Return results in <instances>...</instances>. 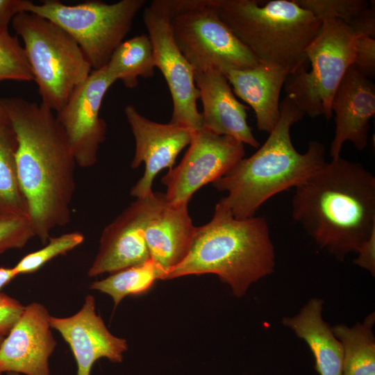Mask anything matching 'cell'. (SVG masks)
<instances>
[{
	"label": "cell",
	"mask_w": 375,
	"mask_h": 375,
	"mask_svg": "<svg viewBox=\"0 0 375 375\" xmlns=\"http://www.w3.org/2000/svg\"><path fill=\"white\" fill-rule=\"evenodd\" d=\"M17 276L13 268L0 267V290Z\"/></svg>",
	"instance_id": "e575fe53"
},
{
	"label": "cell",
	"mask_w": 375,
	"mask_h": 375,
	"mask_svg": "<svg viewBox=\"0 0 375 375\" xmlns=\"http://www.w3.org/2000/svg\"><path fill=\"white\" fill-rule=\"evenodd\" d=\"M165 201V193L160 192L138 198L107 225L102 231L88 276L112 274L150 259L145 229Z\"/></svg>",
	"instance_id": "4fadbf2b"
},
{
	"label": "cell",
	"mask_w": 375,
	"mask_h": 375,
	"mask_svg": "<svg viewBox=\"0 0 375 375\" xmlns=\"http://www.w3.org/2000/svg\"><path fill=\"white\" fill-rule=\"evenodd\" d=\"M221 19L259 62L289 74L304 66L322 21L294 0H215Z\"/></svg>",
	"instance_id": "5b68a950"
},
{
	"label": "cell",
	"mask_w": 375,
	"mask_h": 375,
	"mask_svg": "<svg viewBox=\"0 0 375 375\" xmlns=\"http://www.w3.org/2000/svg\"><path fill=\"white\" fill-rule=\"evenodd\" d=\"M280 110L278 122L264 144L212 183L219 191L228 192L222 199L237 219L255 216L269 198L297 187L326 162L322 143L309 142L303 153L292 144L291 127L304 112L288 97L280 103Z\"/></svg>",
	"instance_id": "3957f363"
},
{
	"label": "cell",
	"mask_w": 375,
	"mask_h": 375,
	"mask_svg": "<svg viewBox=\"0 0 375 375\" xmlns=\"http://www.w3.org/2000/svg\"><path fill=\"white\" fill-rule=\"evenodd\" d=\"M244 375H245V374H244Z\"/></svg>",
	"instance_id": "f35d334b"
},
{
	"label": "cell",
	"mask_w": 375,
	"mask_h": 375,
	"mask_svg": "<svg viewBox=\"0 0 375 375\" xmlns=\"http://www.w3.org/2000/svg\"><path fill=\"white\" fill-rule=\"evenodd\" d=\"M194 81L203 106L202 127L259 147L247 121L248 108L237 99L226 75L217 69H209L195 72Z\"/></svg>",
	"instance_id": "ac0fdd59"
},
{
	"label": "cell",
	"mask_w": 375,
	"mask_h": 375,
	"mask_svg": "<svg viewBox=\"0 0 375 375\" xmlns=\"http://www.w3.org/2000/svg\"><path fill=\"white\" fill-rule=\"evenodd\" d=\"M50 325L69 346L77 364L76 375H90L94 363L101 358L121 362L128 349L126 340L111 334L97 315L94 298L90 294L78 312L68 317L51 316Z\"/></svg>",
	"instance_id": "2e32d148"
},
{
	"label": "cell",
	"mask_w": 375,
	"mask_h": 375,
	"mask_svg": "<svg viewBox=\"0 0 375 375\" xmlns=\"http://www.w3.org/2000/svg\"><path fill=\"white\" fill-rule=\"evenodd\" d=\"M356 39L347 23L336 19L322 21L306 49L310 71L301 67L289 74L284 84L286 97L305 115L324 116L328 120L332 117V100L353 64Z\"/></svg>",
	"instance_id": "ba28073f"
},
{
	"label": "cell",
	"mask_w": 375,
	"mask_h": 375,
	"mask_svg": "<svg viewBox=\"0 0 375 375\" xmlns=\"http://www.w3.org/2000/svg\"><path fill=\"white\" fill-rule=\"evenodd\" d=\"M374 312L351 327L338 324L333 333L343 349L342 375H375Z\"/></svg>",
	"instance_id": "7402d4cb"
},
{
	"label": "cell",
	"mask_w": 375,
	"mask_h": 375,
	"mask_svg": "<svg viewBox=\"0 0 375 375\" xmlns=\"http://www.w3.org/2000/svg\"><path fill=\"white\" fill-rule=\"evenodd\" d=\"M182 160L162 178L167 202L188 203L201 187L228 173L244 158V144L235 138L201 128L192 134Z\"/></svg>",
	"instance_id": "8fae6325"
},
{
	"label": "cell",
	"mask_w": 375,
	"mask_h": 375,
	"mask_svg": "<svg viewBox=\"0 0 375 375\" xmlns=\"http://www.w3.org/2000/svg\"><path fill=\"white\" fill-rule=\"evenodd\" d=\"M4 81H33L23 46L10 33L0 35V82Z\"/></svg>",
	"instance_id": "4316f807"
},
{
	"label": "cell",
	"mask_w": 375,
	"mask_h": 375,
	"mask_svg": "<svg viewBox=\"0 0 375 375\" xmlns=\"http://www.w3.org/2000/svg\"><path fill=\"white\" fill-rule=\"evenodd\" d=\"M301 8L310 12L322 22L340 19L349 23L361 11L368 8L366 0H294Z\"/></svg>",
	"instance_id": "83f0119b"
},
{
	"label": "cell",
	"mask_w": 375,
	"mask_h": 375,
	"mask_svg": "<svg viewBox=\"0 0 375 375\" xmlns=\"http://www.w3.org/2000/svg\"><path fill=\"white\" fill-rule=\"evenodd\" d=\"M17 140L10 124L0 126V217L29 216L28 206L18 180L15 152Z\"/></svg>",
	"instance_id": "cb8c5ba5"
},
{
	"label": "cell",
	"mask_w": 375,
	"mask_h": 375,
	"mask_svg": "<svg viewBox=\"0 0 375 375\" xmlns=\"http://www.w3.org/2000/svg\"><path fill=\"white\" fill-rule=\"evenodd\" d=\"M4 338H5L4 336L0 335V346H1V343H2V342L3 341Z\"/></svg>",
	"instance_id": "8d00e7d4"
},
{
	"label": "cell",
	"mask_w": 375,
	"mask_h": 375,
	"mask_svg": "<svg viewBox=\"0 0 375 375\" xmlns=\"http://www.w3.org/2000/svg\"><path fill=\"white\" fill-rule=\"evenodd\" d=\"M43 105L56 112L89 76L92 67L76 42L62 28L30 12L14 17Z\"/></svg>",
	"instance_id": "8992f818"
},
{
	"label": "cell",
	"mask_w": 375,
	"mask_h": 375,
	"mask_svg": "<svg viewBox=\"0 0 375 375\" xmlns=\"http://www.w3.org/2000/svg\"><path fill=\"white\" fill-rule=\"evenodd\" d=\"M17 140L18 180L35 236L45 244L70 221L77 165L53 111L19 97L0 99Z\"/></svg>",
	"instance_id": "6da1fadb"
},
{
	"label": "cell",
	"mask_w": 375,
	"mask_h": 375,
	"mask_svg": "<svg viewBox=\"0 0 375 375\" xmlns=\"http://www.w3.org/2000/svg\"><path fill=\"white\" fill-rule=\"evenodd\" d=\"M144 0H121L112 3L86 1L67 5L58 0L40 3L30 1L26 12L42 16L66 31L78 44L92 70L108 63L130 31Z\"/></svg>",
	"instance_id": "9c48e42d"
},
{
	"label": "cell",
	"mask_w": 375,
	"mask_h": 375,
	"mask_svg": "<svg viewBox=\"0 0 375 375\" xmlns=\"http://www.w3.org/2000/svg\"><path fill=\"white\" fill-rule=\"evenodd\" d=\"M358 256L353 262L366 270L371 275H375V230L370 236L360 246L357 251Z\"/></svg>",
	"instance_id": "836d02e7"
},
{
	"label": "cell",
	"mask_w": 375,
	"mask_h": 375,
	"mask_svg": "<svg viewBox=\"0 0 375 375\" xmlns=\"http://www.w3.org/2000/svg\"><path fill=\"white\" fill-rule=\"evenodd\" d=\"M105 66L116 81H121L130 89L138 86L139 77H152L156 65L148 35H135L123 41Z\"/></svg>",
	"instance_id": "603a6c76"
},
{
	"label": "cell",
	"mask_w": 375,
	"mask_h": 375,
	"mask_svg": "<svg viewBox=\"0 0 375 375\" xmlns=\"http://www.w3.org/2000/svg\"><path fill=\"white\" fill-rule=\"evenodd\" d=\"M116 81L106 66L92 70L55 115L81 167H90L97 161L106 133L100 108L106 93Z\"/></svg>",
	"instance_id": "7c38bea8"
},
{
	"label": "cell",
	"mask_w": 375,
	"mask_h": 375,
	"mask_svg": "<svg viewBox=\"0 0 375 375\" xmlns=\"http://www.w3.org/2000/svg\"><path fill=\"white\" fill-rule=\"evenodd\" d=\"M24 308L25 306L15 299L0 292V335H8Z\"/></svg>",
	"instance_id": "4dcf8cb0"
},
{
	"label": "cell",
	"mask_w": 375,
	"mask_h": 375,
	"mask_svg": "<svg viewBox=\"0 0 375 375\" xmlns=\"http://www.w3.org/2000/svg\"><path fill=\"white\" fill-rule=\"evenodd\" d=\"M162 278V272L150 258L142 264L125 268L97 281L90 288L110 295L116 307L126 296L147 292L157 279Z\"/></svg>",
	"instance_id": "d4e9b609"
},
{
	"label": "cell",
	"mask_w": 375,
	"mask_h": 375,
	"mask_svg": "<svg viewBox=\"0 0 375 375\" xmlns=\"http://www.w3.org/2000/svg\"><path fill=\"white\" fill-rule=\"evenodd\" d=\"M288 75L278 67L261 62L253 67L226 73L235 94L253 110L260 131L269 133L278 123L280 94Z\"/></svg>",
	"instance_id": "ffe728a7"
},
{
	"label": "cell",
	"mask_w": 375,
	"mask_h": 375,
	"mask_svg": "<svg viewBox=\"0 0 375 375\" xmlns=\"http://www.w3.org/2000/svg\"><path fill=\"white\" fill-rule=\"evenodd\" d=\"M8 375H19V373H15V372H10V373H8Z\"/></svg>",
	"instance_id": "74e56055"
},
{
	"label": "cell",
	"mask_w": 375,
	"mask_h": 375,
	"mask_svg": "<svg viewBox=\"0 0 375 375\" xmlns=\"http://www.w3.org/2000/svg\"><path fill=\"white\" fill-rule=\"evenodd\" d=\"M30 1L0 0V35L9 33L8 27L17 14L26 12Z\"/></svg>",
	"instance_id": "d6a6232c"
},
{
	"label": "cell",
	"mask_w": 375,
	"mask_h": 375,
	"mask_svg": "<svg viewBox=\"0 0 375 375\" xmlns=\"http://www.w3.org/2000/svg\"><path fill=\"white\" fill-rule=\"evenodd\" d=\"M124 113L135 144L131 167L138 168L142 162L145 165L144 172L131 194L142 198L153 192V181L160 172L174 167L176 157L190 144L194 132L180 124L151 121L133 105L126 106Z\"/></svg>",
	"instance_id": "5bb4252c"
},
{
	"label": "cell",
	"mask_w": 375,
	"mask_h": 375,
	"mask_svg": "<svg viewBox=\"0 0 375 375\" xmlns=\"http://www.w3.org/2000/svg\"><path fill=\"white\" fill-rule=\"evenodd\" d=\"M35 236V230L28 215L0 217V254L10 249L22 248Z\"/></svg>",
	"instance_id": "f1b7e54d"
},
{
	"label": "cell",
	"mask_w": 375,
	"mask_h": 375,
	"mask_svg": "<svg viewBox=\"0 0 375 375\" xmlns=\"http://www.w3.org/2000/svg\"><path fill=\"white\" fill-rule=\"evenodd\" d=\"M356 36L375 38V3L370 1L368 8L361 11L347 24Z\"/></svg>",
	"instance_id": "1f68e13d"
},
{
	"label": "cell",
	"mask_w": 375,
	"mask_h": 375,
	"mask_svg": "<svg viewBox=\"0 0 375 375\" xmlns=\"http://www.w3.org/2000/svg\"><path fill=\"white\" fill-rule=\"evenodd\" d=\"M172 35L195 72L228 71L259 64L221 19L215 0H167Z\"/></svg>",
	"instance_id": "52a82bcc"
},
{
	"label": "cell",
	"mask_w": 375,
	"mask_h": 375,
	"mask_svg": "<svg viewBox=\"0 0 375 375\" xmlns=\"http://www.w3.org/2000/svg\"><path fill=\"white\" fill-rule=\"evenodd\" d=\"M84 235L79 232H71L56 237H50L43 248L23 257L13 270L17 275L38 271L53 258L64 255L81 244Z\"/></svg>",
	"instance_id": "484cf974"
},
{
	"label": "cell",
	"mask_w": 375,
	"mask_h": 375,
	"mask_svg": "<svg viewBox=\"0 0 375 375\" xmlns=\"http://www.w3.org/2000/svg\"><path fill=\"white\" fill-rule=\"evenodd\" d=\"M323 304V299L312 298L297 315L284 317L282 323L306 342L319 375H342V346L322 318Z\"/></svg>",
	"instance_id": "44dd1931"
},
{
	"label": "cell",
	"mask_w": 375,
	"mask_h": 375,
	"mask_svg": "<svg viewBox=\"0 0 375 375\" xmlns=\"http://www.w3.org/2000/svg\"><path fill=\"white\" fill-rule=\"evenodd\" d=\"M188 203L172 204L166 199L147 223L145 240L150 258L162 273V280L188 255L195 234Z\"/></svg>",
	"instance_id": "d6986e66"
},
{
	"label": "cell",
	"mask_w": 375,
	"mask_h": 375,
	"mask_svg": "<svg viewBox=\"0 0 375 375\" xmlns=\"http://www.w3.org/2000/svg\"><path fill=\"white\" fill-rule=\"evenodd\" d=\"M142 18L152 44L156 68L163 75L171 94L173 110L169 122L197 131L203 126L197 105L199 92L194 69L174 40L167 0L152 1L144 9Z\"/></svg>",
	"instance_id": "30bf717a"
},
{
	"label": "cell",
	"mask_w": 375,
	"mask_h": 375,
	"mask_svg": "<svg viewBox=\"0 0 375 375\" xmlns=\"http://www.w3.org/2000/svg\"><path fill=\"white\" fill-rule=\"evenodd\" d=\"M274 247L267 221L262 217L235 218L221 199L207 224L196 227L185 259L164 280L214 274L241 297L250 285L273 273Z\"/></svg>",
	"instance_id": "277c9868"
},
{
	"label": "cell",
	"mask_w": 375,
	"mask_h": 375,
	"mask_svg": "<svg viewBox=\"0 0 375 375\" xmlns=\"http://www.w3.org/2000/svg\"><path fill=\"white\" fill-rule=\"evenodd\" d=\"M292 215L320 249L344 261L375 230V177L340 156L326 162L295 187Z\"/></svg>",
	"instance_id": "7a4b0ae2"
},
{
	"label": "cell",
	"mask_w": 375,
	"mask_h": 375,
	"mask_svg": "<svg viewBox=\"0 0 375 375\" xmlns=\"http://www.w3.org/2000/svg\"><path fill=\"white\" fill-rule=\"evenodd\" d=\"M50 317L42 304L25 306L0 346V375L3 372L50 375L49 358L56 345Z\"/></svg>",
	"instance_id": "9a60e30c"
},
{
	"label": "cell",
	"mask_w": 375,
	"mask_h": 375,
	"mask_svg": "<svg viewBox=\"0 0 375 375\" xmlns=\"http://www.w3.org/2000/svg\"><path fill=\"white\" fill-rule=\"evenodd\" d=\"M9 120L4 109V107L0 100V126L4 124H9Z\"/></svg>",
	"instance_id": "d590c367"
},
{
	"label": "cell",
	"mask_w": 375,
	"mask_h": 375,
	"mask_svg": "<svg viewBox=\"0 0 375 375\" xmlns=\"http://www.w3.org/2000/svg\"><path fill=\"white\" fill-rule=\"evenodd\" d=\"M352 65L365 77L375 76V39L356 36L355 54Z\"/></svg>",
	"instance_id": "f546056e"
},
{
	"label": "cell",
	"mask_w": 375,
	"mask_h": 375,
	"mask_svg": "<svg viewBox=\"0 0 375 375\" xmlns=\"http://www.w3.org/2000/svg\"><path fill=\"white\" fill-rule=\"evenodd\" d=\"M331 111L335 115L329 151L332 160L340 156L346 142L363 151L368 143L369 121L375 113V87L371 79L351 65L333 96Z\"/></svg>",
	"instance_id": "e0dca14e"
}]
</instances>
